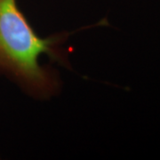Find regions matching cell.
<instances>
[{"mask_svg":"<svg viewBox=\"0 0 160 160\" xmlns=\"http://www.w3.org/2000/svg\"><path fill=\"white\" fill-rule=\"evenodd\" d=\"M62 31L42 38L26 17L17 0H0V77L14 83L30 97L46 101L58 95L62 83L50 65H42V55L52 63L71 69L69 50L64 44L78 32Z\"/></svg>","mask_w":160,"mask_h":160,"instance_id":"cell-1","label":"cell"}]
</instances>
